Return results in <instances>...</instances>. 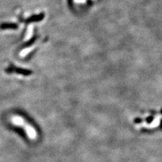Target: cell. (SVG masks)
Wrapping results in <instances>:
<instances>
[{"label":"cell","instance_id":"obj_1","mask_svg":"<svg viewBox=\"0 0 162 162\" xmlns=\"http://www.w3.org/2000/svg\"><path fill=\"white\" fill-rule=\"evenodd\" d=\"M12 122L14 125L21 127V128L22 127L29 139L32 140L36 139L37 134L36 130H35V128L31 124L26 122L22 117L20 116H14L12 118Z\"/></svg>","mask_w":162,"mask_h":162},{"label":"cell","instance_id":"obj_2","mask_svg":"<svg viewBox=\"0 0 162 162\" xmlns=\"http://www.w3.org/2000/svg\"><path fill=\"white\" fill-rule=\"evenodd\" d=\"M160 118L161 116H157V117L154 119L152 122H151L149 124H148L147 122H142L140 124H137L136 125V127L137 128H142V127H145V128H156L159 125V123H160Z\"/></svg>","mask_w":162,"mask_h":162},{"label":"cell","instance_id":"obj_3","mask_svg":"<svg viewBox=\"0 0 162 162\" xmlns=\"http://www.w3.org/2000/svg\"><path fill=\"white\" fill-rule=\"evenodd\" d=\"M32 50V47L31 48H28V49H25V50H24L23 51H22L20 52V56L24 57L26 55H27L30 51Z\"/></svg>","mask_w":162,"mask_h":162}]
</instances>
